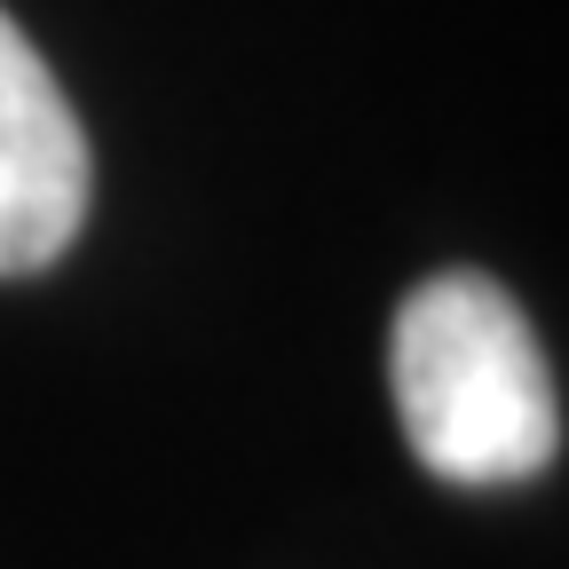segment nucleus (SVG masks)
<instances>
[{
  "mask_svg": "<svg viewBox=\"0 0 569 569\" xmlns=\"http://www.w3.org/2000/svg\"><path fill=\"white\" fill-rule=\"evenodd\" d=\"M88 190L96 167L80 111L0 9V277H32L63 261V246L88 222Z\"/></svg>",
  "mask_w": 569,
  "mask_h": 569,
  "instance_id": "f03ea898",
  "label": "nucleus"
},
{
  "mask_svg": "<svg viewBox=\"0 0 569 569\" xmlns=\"http://www.w3.org/2000/svg\"><path fill=\"white\" fill-rule=\"evenodd\" d=\"M396 419L419 467L459 490H507L561 459V396L530 317L482 269H443L396 309Z\"/></svg>",
  "mask_w": 569,
  "mask_h": 569,
  "instance_id": "f257e3e1",
  "label": "nucleus"
}]
</instances>
